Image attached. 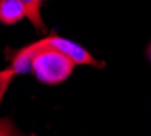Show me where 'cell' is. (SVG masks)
Returning <instances> with one entry per match:
<instances>
[{"mask_svg": "<svg viewBox=\"0 0 151 136\" xmlns=\"http://www.w3.org/2000/svg\"><path fill=\"white\" fill-rule=\"evenodd\" d=\"M147 57H148V60L151 61V42L148 44V46H147Z\"/></svg>", "mask_w": 151, "mask_h": 136, "instance_id": "8", "label": "cell"}, {"mask_svg": "<svg viewBox=\"0 0 151 136\" xmlns=\"http://www.w3.org/2000/svg\"><path fill=\"white\" fill-rule=\"evenodd\" d=\"M34 56V49L30 45L19 49L11 55V65L10 68L17 73H27L32 72V61Z\"/></svg>", "mask_w": 151, "mask_h": 136, "instance_id": "4", "label": "cell"}, {"mask_svg": "<svg viewBox=\"0 0 151 136\" xmlns=\"http://www.w3.org/2000/svg\"><path fill=\"white\" fill-rule=\"evenodd\" d=\"M40 1H45V0H40Z\"/></svg>", "mask_w": 151, "mask_h": 136, "instance_id": "9", "label": "cell"}, {"mask_svg": "<svg viewBox=\"0 0 151 136\" xmlns=\"http://www.w3.org/2000/svg\"><path fill=\"white\" fill-rule=\"evenodd\" d=\"M21 6L25 10L26 18L33 23L37 30H45V24H44V21H42L41 12H40V0H18Z\"/></svg>", "mask_w": 151, "mask_h": 136, "instance_id": "5", "label": "cell"}, {"mask_svg": "<svg viewBox=\"0 0 151 136\" xmlns=\"http://www.w3.org/2000/svg\"><path fill=\"white\" fill-rule=\"evenodd\" d=\"M26 17L25 10L18 0H0V22L14 24Z\"/></svg>", "mask_w": 151, "mask_h": 136, "instance_id": "3", "label": "cell"}, {"mask_svg": "<svg viewBox=\"0 0 151 136\" xmlns=\"http://www.w3.org/2000/svg\"><path fill=\"white\" fill-rule=\"evenodd\" d=\"M42 45H46L49 48H53L59 50L60 53H63L64 56H67L68 59L75 64V65H91V67H101L105 65L104 61L97 60L87 49H84L76 42L71 41V40L59 37L56 34H50L45 38L40 40Z\"/></svg>", "mask_w": 151, "mask_h": 136, "instance_id": "2", "label": "cell"}, {"mask_svg": "<svg viewBox=\"0 0 151 136\" xmlns=\"http://www.w3.org/2000/svg\"><path fill=\"white\" fill-rule=\"evenodd\" d=\"M34 49L32 61V71L35 78L45 84H57L70 78L75 64L63 53L46 45L41 41L29 44Z\"/></svg>", "mask_w": 151, "mask_h": 136, "instance_id": "1", "label": "cell"}, {"mask_svg": "<svg viewBox=\"0 0 151 136\" xmlns=\"http://www.w3.org/2000/svg\"><path fill=\"white\" fill-rule=\"evenodd\" d=\"M0 136H23L10 119H0Z\"/></svg>", "mask_w": 151, "mask_h": 136, "instance_id": "7", "label": "cell"}, {"mask_svg": "<svg viewBox=\"0 0 151 136\" xmlns=\"http://www.w3.org/2000/svg\"><path fill=\"white\" fill-rule=\"evenodd\" d=\"M17 73L14 72L12 68H4V70H0V105H1V101H3L4 95L7 93L8 87H10L11 82L14 79V76Z\"/></svg>", "mask_w": 151, "mask_h": 136, "instance_id": "6", "label": "cell"}]
</instances>
